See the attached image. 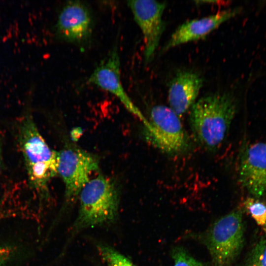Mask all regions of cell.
Wrapping results in <instances>:
<instances>
[{"label":"cell","instance_id":"cell-1","mask_svg":"<svg viewBox=\"0 0 266 266\" xmlns=\"http://www.w3.org/2000/svg\"><path fill=\"white\" fill-rule=\"evenodd\" d=\"M238 101L230 92L205 95L192 106L189 123L195 139L203 147L217 149L226 138L236 113Z\"/></svg>","mask_w":266,"mask_h":266},{"label":"cell","instance_id":"cell-2","mask_svg":"<svg viewBox=\"0 0 266 266\" xmlns=\"http://www.w3.org/2000/svg\"><path fill=\"white\" fill-rule=\"evenodd\" d=\"M77 215L70 229L62 252L77 234L89 228L114 224L117 220L120 196L110 177L100 174L91 179L81 191Z\"/></svg>","mask_w":266,"mask_h":266},{"label":"cell","instance_id":"cell-3","mask_svg":"<svg viewBox=\"0 0 266 266\" xmlns=\"http://www.w3.org/2000/svg\"><path fill=\"white\" fill-rule=\"evenodd\" d=\"M18 139L29 182L44 198L48 182L58 174V152L49 147L30 116L20 123Z\"/></svg>","mask_w":266,"mask_h":266},{"label":"cell","instance_id":"cell-4","mask_svg":"<svg viewBox=\"0 0 266 266\" xmlns=\"http://www.w3.org/2000/svg\"><path fill=\"white\" fill-rule=\"evenodd\" d=\"M99 169L94 155L75 147H66L58 152L57 173L65 184L64 202L56 221L59 220L79 197L91 174Z\"/></svg>","mask_w":266,"mask_h":266},{"label":"cell","instance_id":"cell-5","mask_svg":"<svg viewBox=\"0 0 266 266\" xmlns=\"http://www.w3.org/2000/svg\"><path fill=\"white\" fill-rule=\"evenodd\" d=\"M241 211L234 210L216 221L205 236L213 266H231L243 242Z\"/></svg>","mask_w":266,"mask_h":266},{"label":"cell","instance_id":"cell-6","mask_svg":"<svg viewBox=\"0 0 266 266\" xmlns=\"http://www.w3.org/2000/svg\"><path fill=\"white\" fill-rule=\"evenodd\" d=\"M145 127L146 137L162 152L175 155L189 147V139L179 117L169 107L159 105L152 107L150 121Z\"/></svg>","mask_w":266,"mask_h":266},{"label":"cell","instance_id":"cell-7","mask_svg":"<svg viewBox=\"0 0 266 266\" xmlns=\"http://www.w3.org/2000/svg\"><path fill=\"white\" fill-rule=\"evenodd\" d=\"M127 2L142 32L144 60L148 63L153 59L165 30L163 15L166 4L153 0H129Z\"/></svg>","mask_w":266,"mask_h":266},{"label":"cell","instance_id":"cell-8","mask_svg":"<svg viewBox=\"0 0 266 266\" xmlns=\"http://www.w3.org/2000/svg\"><path fill=\"white\" fill-rule=\"evenodd\" d=\"M87 83L95 85L114 95L133 114L146 125L148 120L133 104L126 93L121 78L120 59L117 45L91 73Z\"/></svg>","mask_w":266,"mask_h":266},{"label":"cell","instance_id":"cell-9","mask_svg":"<svg viewBox=\"0 0 266 266\" xmlns=\"http://www.w3.org/2000/svg\"><path fill=\"white\" fill-rule=\"evenodd\" d=\"M93 28L92 15L85 3L72 0L64 5L56 25L59 37L67 42L82 44L90 38Z\"/></svg>","mask_w":266,"mask_h":266},{"label":"cell","instance_id":"cell-10","mask_svg":"<svg viewBox=\"0 0 266 266\" xmlns=\"http://www.w3.org/2000/svg\"><path fill=\"white\" fill-rule=\"evenodd\" d=\"M238 179L253 197L260 198L266 194V143L257 142L243 147L239 158Z\"/></svg>","mask_w":266,"mask_h":266},{"label":"cell","instance_id":"cell-11","mask_svg":"<svg viewBox=\"0 0 266 266\" xmlns=\"http://www.w3.org/2000/svg\"><path fill=\"white\" fill-rule=\"evenodd\" d=\"M241 10L240 7L227 9L184 23L172 33L162 51L165 52L179 45L205 37L222 23L239 14Z\"/></svg>","mask_w":266,"mask_h":266},{"label":"cell","instance_id":"cell-12","mask_svg":"<svg viewBox=\"0 0 266 266\" xmlns=\"http://www.w3.org/2000/svg\"><path fill=\"white\" fill-rule=\"evenodd\" d=\"M203 79L197 72L181 70L171 81L168 91L169 107L180 117L196 102Z\"/></svg>","mask_w":266,"mask_h":266},{"label":"cell","instance_id":"cell-13","mask_svg":"<svg viewBox=\"0 0 266 266\" xmlns=\"http://www.w3.org/2000/svg\"><path fill=\"white\" fill-rule=\"evenodd\" d=\"M241 207L266 233V200L247 198L242 203Z\"/></svg>","mask_w":266,"mask_h":266},{"label":"cell","instance_id":"cell-14","mask_svg":"<svg viewBox=\"0 0 266 266\" xmlns=\"http://www.w3.org/2000/svg\"><path fill=\"white\" fill-rule=\"evenodd\" d=\"M96 247L107 266H137L126 256L109 245L98 243Z\"/></svg>","mask_w":266,"mask_h":266},{"label":"cell","instance_id":"cell-15","mask_svg":"<svg viewBox=\"0 0 266 266\" xmlns=\"http://www.w3.org/2000/svg\"><path fill=\"white\" fill-rule=\"evenodd\" d=\"M171 256L174 260V266H208L195 259L181 247L174 248L171 252Z\"/></svg>","mask_w":266,"mask_h":266},{"label":"cell","instance_id":"cell-16","mask_svg":"<svg viewBox=\"0 0 266 266\" xmlns=\"http://www.w3.org/2000/svg\"><path fill=\"white\" fill-rule=\"evenodd\" d=\"M247 266H266V238L255 245L249 258Z\"/></svg>","mask_w":266,"mask_h":266},{"label":"cell","instance_id":"cell-17","mask_svg":"<svg viewBox=\"0 0 266 266\" xmlns=\"http://www.w3.org/2000/svg\"><path fill=\"white\" fill-rule=\"evenodd\" d=\"M13 253V248L9 246L0 247V266H5Z\"/></svg>","mask_w":266,"mask_h":266},{"label":"cell","instance_id":"cell-18","mask_svg":"<svg viewBox=\"0 0 266 266\" xmlns=\"http://www.w3.org/2000/svg\"><path fill=\"white\" fill-rule=\"evenodd\" d=\"M2 145H1V141L0 139V172L2 169Z\"/></svg>","mask_w":266,"mask_h":266}]
</instances>
